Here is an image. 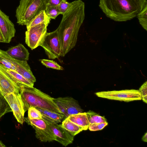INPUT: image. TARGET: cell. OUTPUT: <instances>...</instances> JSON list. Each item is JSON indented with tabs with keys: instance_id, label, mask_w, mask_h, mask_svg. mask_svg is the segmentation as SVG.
Returning <instances> with one entry per match:
<instances>
[{
	"instance_id": "1",
	"label": "cell",
	"mask_w": 147,
	"mask_h": 147,
	"mask_svg": "<svg viewBox=\"0 0 147 147\" xmlns=\"http://www.w3.org/2000/svg\"><path fill=\"white\" fill-rule=\"evenodd\" d=\"M84 9L82 1L76 0L63 15L56 30L61 47V56L64 57L76 45L79 29L84 19Z\"/></svg>"
},
{
	"instance_id": "2",
	"label": "cell",
	"mask_w": 147,
	"mask_h": 147,
	"mask_svg": "<svg viewBox=\"0 0 147 147\" xmlns=\"http://www.w3.org/2000/svg\"><path fill=\"white\" fill-rule=\"evenodd\" d=\"M147 5V0H100L99 4L107 17L119 22L132 19Z\"/></svg>"
},
{
	"instance_id": "3",
	"label": "cell",
	"mask_w": 147,
	"mask_h": 147,
	"mask_svg": "<svg viewBox=\"0 0 147 147\" xmlns=\"http://www.w3.org/2000/svg\"><path fill=\"white\" fill-rule=\"evenodd\" d=\"M20 93L25 112L30 107H34L63 115L54 101L53 98L38 89L34 87L20 86Z\"/></svg>"
},
{
	"instance_id": "4",
	"label": "cell",
	"mask_w": 147,
	"mask_h": 147,
	"mask_svg": "<svg viewBox=\"0 0 147 147\" xmlns=\"http://www.w3.org/2000/svg\"><path fill=\"white\" fill-rule=\"evenodd\" d=\"M46 8V0H20L16 10L17 23L26 26Z\"/></svg>"
},
{
	"instance_id": "5",
	"label": "cell",
	"mask_w": 147,
	"mask_h": 147,
	"mask_svg": "<svg viewBox=\"0 0 147 147\" xmlns=\"http://www.w3.org/2000/svg\"><path fill=\"white\" fill-rule=\"evenodd\" d=\"M25 121L35 130L36 138L41 141L50 142L55 140V136L48 123L42 118L30 119L24 117Z\"/></svg>"
},
{
	"instance_id": "6",
	"label": "cell",
	"mask_w": 147,
	"mask_h": 147,
	"mask_svg": "<svg viewBox=\"0 0 147 147\" xmlns=\"http://www.w3.org/2000/svg\"><path fill=\"white\" fill-rule=\"evenodd\" d=\"M95 93L99 97L126 102L142 99L141 92L137 90L104 91Z\"/></svg>"
},
{
	"instance_id": "7",
	"label": "cell",
	"mask_w": 147,
	"mask_h": 147,
	"mask_svg": "<svg viewBox=\"0 0 147 147\" xmlns=\"http://www.w3.org/2000/svg\"><path fill=\"white\" fill-rule=\"evenodd\" d=\"M48 25L39 24L27 29L25 32V42L32 50L40 46L46 34Z\"/></svg>"
},
{
	"instance_id": "8",
	"label": "cell",
	"mask_w": 147,
	"mask_h": 147,
	"mask_svg": "<svg viewBox=\"0 0 147 147\" xmlns=\"http://www.w3.org/2000/svg\"><path fill=\"white\" fill-rule=\"evenodd\" d=\"M44 49L49 58H58L61 55V47L56 30L47 32L40 45Z\"/></svg>"
},
{
	"instance_id": "9",
	"label": "cell",
	"mask_w": 147,
	"mask_h": 147,
	"mask_svg": "<svg viewBox=\"0 0 147 147\" xmlns=\"http://www.w3.org/2000/svg\"><path fill=\"white\" fill-rule=\"evenodd\" d=\"M53 100L61 112L64 118L69 116L83 112V110L77 101L71 97L53 98Z\"/></svg>"
},
{
	"instance_id": "10",
	"label": "cell",
	"mask_w": 147,
	"mask_h": 147,
	"mask_svg": "<svg viewBox=\"0 0 147 147\" xmlns=\"http://www.w3.org/2000/svg\"><path fill=\"white\" fill-rule=\"evenodd\" d=\"M0 57L7 61L15 67L16 71L34 83L36 79L33 75L27 61H21L15 59L9 55L6 51L0 49Z\"/></svg>"
},
{
	"instance_id": "11",
	"label": "cell",
	"mask_w": 147,
	"mask_h": 147,
	"mask_svg": "<svg viewBox=\"0 0 147 147\" xmlns=\"http://www.w3.org/2000/svg\"><path fill=\"white\" fill-rule=\"evenodd\" d=\"M3 95L10 105L15 118L22 125L25 121V112L20 93H11Z\"/></svg>"
},
{
	"instance_id": "12",
	"label": "cell",
	"mask_w": 147,
	"mask_h": 147,
	"mask_svg": "<svg viewBox=\"0 0 147 147\" xmlns=\"http://www.w3.org/2000/svg\"><path fill=\"white\" fill-rule=\"evenodd\" d=\"M15 32L14 24L0 9V42L9 43Z\"/></svg>"
},
{
	"instance_id": "13",
	"label": "cell",
	"mask_w": 147,
	"mask_h": 147,
	"mask_svg": "<svg viewBox=\"0 0 147 147\" xmlns=\"http://www.w3.org/2000/svg\"><path fill=\"white\" fill-rule=\"evenodd\" d=\"M20 86L7 72L6 68L0 63V91L2 94L20 93Z\"/></svg>"
},
{
	"instance_id": "14",
	"label": "cell",
	"mask_w": 147,
	"mask_h": 147,
	"mask_svg": "<svg viewBox=\"0 0 147 147\" xmlns=\"http://www.w3.org/2000/svg\"><path fill=\"white\" fill-rule=\"evenodd\" d=\"M42 118L49 124L55 136V141L65 146L72 143L74 136L63 127L61 124L59 125L42 116Z\"/></svg>"
},
{
	"instance_id": "15",
	"label": "cell",
	"mask_w": 147,
	"mask_h": 147,
	"mask_svg": "<svg viewBox=\"0 0 147 147\" xmlns=\"http://www.w3.org/2000/svg\"><path fill=\"white\" fill-rule=\"evenodd\" d=\"M6 51L8 54L15 59L21 61L28 60L29 53L28 50L21 44L10 47Z\"/></svg>"
},
{
	"instance_id": "16",
	"label": "cell",
	"mask_w": 147,
	"mask_h": 147,
	"mask_svg": "<svg viewBox=\"0 0 147 147\" xmlns=\"http://www.w3.org/2000/svg\"><path fill=\"white\" fill-rule=\"evenodd\" d=\"M68 119L76 125L87 130L90 124L86 112L79 113L69 116Z\"/></svg>"
},
{
	"instance_id": "17",
	"label": "cell",
	"mask_w": 147,
	"mask_h": 147,
	"mask_svg": "<svg viewBox=\"0 0 147 147\" xmlns=\"http://www.w3.org/2000/svg\"><path fill=\"white\" fill-rule=\"evenodd\" d=\"M7 72L12 79L20 86L33 87L34 84L24 77L17 71L6 68Z\"/></svg>"
},
{
	"instance_id": "18",
	"label": "cell",
	"mask_w": 147,
	"mask_h": 147,
	"mask_svg": "<svg viewBox=\"0 0 147 147\" xmlns=\"http://www.w3.org/2000/svg\"><path fill=\"white\" fill-rule=\"evenodd\" d=\"M61 125L74 136L83 130H86L84 128L76 125L69 120L67 118L64 119Z\"/></svg>"
},
{
	"instance_id": "19",
	"label": "cell",
	"mask_w": 147,
	"mask_h": 147,
	"mask_svg": "<svg viewBox=\"0 0 147 147\" xmlns=\"http://www.w3.org/2000/svg\"><path fill=\"white\" fill-rule=\"evenodd\" d=\"M51 19L46 14L45 10L41 11L26 26L27 29L34 26L42 23L48 25L50 23Z\"/></svg>"
},
{
	"instance_id": "20",
	"label": "cell",
	"mask_w": 147,
	"mask_h": 147,
	"mask_svg": "<svg viewBox=\"0 0 147 147\" xmlns=\"http://www.w3.org/2000/svg\"><path fill=\"white\" fill-rule=\"evenodd\" d=\"M35 108L40 112L43 116L51 119L56 123H60L65 119L63 115L46 109Z\"/></svg>"
},
{
	"instance_id": "21",
	"label": "cell",
	"mask_w": 147,
	"mask_h": 147,
	"mask_svg": "<svg viewBox=\"0 0 147 147\" xmlns=\"http://www.w3.org/2000/svg\"><path fill=\"white\" fill-rule=\"evenodd\" d=\"M86 113L90 124L107 122L105 117L100 116L92 111L90 110Z\"/></svg>"
},
{
	"instance_id": "22",
	"label": "cell",
	"mask_w": 147,
	"mask_h": 147,
	"mask_svg": "<svg viewBox=\"0 0 147 147\" xmlns=\"http://www.w3.org/2000/svg\"><path fill=\"white\" fill-rule=\"evenodd\" d=\"M12 112V109L3 95L0 93V118L6 113Z\"/></svg>"
},
{
	"instance_id": "23",
	"label": "cell",
	"mask_w": 147,
	"mask_h": 147,
	"mask_svg": "<svg viewBox=\"0 0 147 147\" xmlns=\"http://www.w3.org/2000/svg\"><path fill=\"white\" fill-rule=\"evenodd\" d=\"M147 5L139 13L137 16L139 22L146 31L147 30Z\"/></svg>"
},
{
	"instance_id": "24",
	"label": "cell",
	"mask_w": 147,
	"mask_h": 147,
	"mask_svg": "<svg viewBox=\"0 0 147 147\" xmlns=\"http://www.w3.org/2000/svg\"><path fill=\"white\" fill-rule=\"evenodd\" d=\"M45 11L46 14L51 19H55L59 15L61 14L57 6L46 7Z\"/></svg>"
},
{
	"instance_id": "25",
	"label": "cell",
	"mask_w": 147,
	"mask_h": 147,
	"mask_svg": "<svg viewBox=\"0 0 147 147\" xmlns=\"http://www.w3.org/2000/svg\"><path fill=\"white\" fill-rule=\"evenodd\" d=\"M40 61L41 63L47 67L58 70L63 69V67L53 60L43 59L40 60Z\"/></svg>"
},
{
	"instance_id": "26",
	"label": "cell",
	"mask_w": 147,
	"mask_h": 147,
	"mask_svg": "<svg viewBox=\"0 0 147 147\" xmlns=\"http://www.w3.org/2000/svg\"><path fill=\"white\" fill-rule=\"evenodd\" d=\"M28 117L30 119H40L42 118V115L35 107H31L28 110Z\"/></svg>"
},
{
	"instance_id": "27",
	"label": "cell",
	"mask_w": 147,
	"mask_h": 147,
	"mask_svg": "<svg viewBox=\"0 0 147 147\" xmlns=\"http://www.w3.org/2000/svg\"><path fill=\"white\" fill-rule=\"evenodd\" d=\"M108 124L107 122L97 124H90L88 129L90 131H97L103 129Z\"/></svg>"
},
{
	"instance_id": "28",
	"label": "cell",
	"mask_w": 147,
	"mask_h": 147,
	"mask_svg": "<svg viewBox=\"0 0 147 147\" xmlns=\"http://www.w3.org/2000/svg\"><path fill=\"white\" fill-rule=\"evenodd\" d=\"M142 99L146 103H147V81L145 82L140 88Z\"/></svg>"
},
{
	"instance_id": "29",
	"label": "cell",
	"mask_w": 147,
	"mask_h": 147,
	"mask_svg": "<svg viewBox=\"0 0 147 147\" xmlns=\"http://www.w3.org/2000/svg\"><path fill=\"white\" fill-rule=\"evenodd\" d=\"M72 4V2L69 3L67 1L62 2L58 6V8L61 14H64L69 8Z\"/></svg>"
},
{
	"instance_id": "30",
	"label": "cell",
	"mask_w": 147,
	"mask_h": 147,
	"mask_svg": "<svg viewBox=\"0 0 147 147\" xmlns=\"http://www.w3.org/2000/svg\"><path fill=\"white\" fill-rule=\"evenodd\" d=\"M0 63L6 69L16 71L15 67L12 64L1 57H0Z\"/></svg>"
},
{
	"instance_id": "31",
	"label": "cell",
	"mask_w": 147,
	"mask_h": 147,
	"mask_svg": "<svg viewBox=\"0 0 147 147\" xmlns=\"http://www.w3.org/2000/svg\"><path fill=\"white\" fill-rule=\"evenodd\" d=\"M66 1V0H46V7L58 6L62 2Z\"/></svg>"
},
{
	"instance_id": "32",
	"label": "cell",
	"mask_w": 147,
	"mask_h": 147,
	"mask_svg": "<svg viewBox=\"0 0 147 147\" xmlns=\"http://www.w3.org/2000/svg\"><path fill=\"white\" fill-rule=\"evenodd\" d=\"M142 140L144 142H147V132H146L142 138Z\"/></svg>"
},
{
	"instance_id": "33",
	"label": "cell",
	"mask_w": 147,
	"mask_h": 147,
	"mask_svg": "<svg viewBox=\"0 0 147 147\" xmlns=\"http://www.w3.org/2000/svg\"><path fill=\"white\" fill-rule=\"evenodd\" d=\"M5 145L1 141H0V147H5Z\"/></svg>"
},
{
	"instance_id": "34",
	"label": "cell",
	"mask_w": 147,
	"mask_h": 147,
	"mask_svg": "<svg viewBox=\"0 0 147 147\" xmlns=\"http://www.w3.org/2000/svg\"><path fill=\"white\" fill-rule=\"evenodd\" d=\"M0 93H1V91H0Z\"/></svg>"
}]
</instances>
